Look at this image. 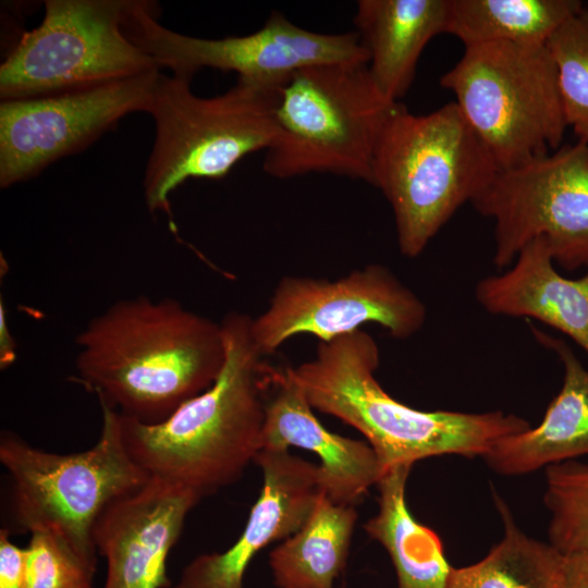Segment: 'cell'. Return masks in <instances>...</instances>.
I'll use <instances>...</instances> for the list:
<instances>
[{
  "mask_svg": "<svg viewBox=\"0 0 588 588\" xmlns=\"http://www.w3.org/2000/svg\"><path fill=\"white\" fill-rule=\"evenodd\" d=\"M77 380L100 404L157 424L209 389L225 363L220 322L173 298L118 301L76 338Z\"/></svg>",
  "mask_w": 588,
  "mask_h": 588,
  "instance_id": "1",
  "label": "cell"
},
{
  "mask_svg": "<svg viewBox=\"0 0 588 588\" xmlns=\"http://www.w3.org/2000/svg\"><path fill=\"white\" fill-rule=\"evenodd\" d=\"M253 317L221 320L225 363L213 384L157 424L119 414L124 446L150 477L181 485L201 499L238 480L262 449L272 366L257 348Z\"/></svg>",
  "mask_w": 588,
  "mask_h": 588,
  "instance_id": "2",
  "label": "cell"
},
{
  "mask_svg": "<svg viewBox=\"0 0 588 588\" xmlns=\"http://www.w3.org/2000/svg\"><path fill=\"white\" fill-rule=\"evenodd\" d=\"M380 352L363 329L319 342L315 356L291 373L313 409L358 430L383 473L399 465L455 454L483 456L499 440L530 428L503 412L420 411L388 394L376 379Z\"/></svg>",
  "mask_w": 588,
  "mask_h": 588,
  "instance_id": "3",
  "label": "cell"
},
{
  "mask_svg": "<svg viewBox=\"0 0 588 588\" xmlns=\"http://www.w3.org/2000/svg\"><path fill=\"white\" fill-rule=\"evenodd\" d=\"M499 171L454 101L428 114L397 103L376 147L371 185L392 208L400 252L415 258Z\"/></svg>",
  "mask_w": 588,
  "mask_h": 588,
  "instance_id": "4",
  "label": "cell"
},
{
  "mask_svg": "<svg viewBox=\"0 0 588 588\" xmlns=\"http://www.w3.org/2000/svg\"><path fill=\"white\" fill-rule=\"evenodd\" d=\"M192 78L160 72L146 112L155 140L144 180L150 212L171 216L172 192L189 179L220 180L246 156L275 139L279 89L237 78L215 97H199Z\"/></svg>",
  "mask_w": 588,
  "mask_h": 588,
  "instance_id": "5",
  "label": "cell"
},
{
  "mask_svg": "<svg viewBox=\"0 0 588 588\" xmlns=\"http://www.w3.org/2000/svg\"><path fill=\"white\" fill-rule=\"evenodd\" d=\"M397 103L379 90L367 63L302 69L279 88L278 133L262 169L277 179L331 173L371 185L376 147Z\"/></svg>",
  "mask_w": 588,
  "mask_h": 588,
  "instance_id": "6",
  "label": "cell"
},
{
  "mask_svg": "<svg viewBox=\"0 0 588 588\" xmlns=\"http://www.w3.org/2000/svg\"><path fill=\"white\" fill-rule=\"evenodd\" d=\"M98 440L88 450L59 454L17 434L0 438V463L10 479V504L20 530L51 531L97 562L94 527L114 500L144 485L149 475L127 453L117 411L103 405Z\"/></svg>",
  "mask_w": 588,
  "mask_h": 588,
  "instance_id": "7",
  "label": "cell"
},
{
  "mask_svg": "<svg viewBox=\"0 0 588 588\" xmlns=\"http://www.w3.org/2000/svg\"><path fill=\"white\" fill-rule=\"evenodd\" d=\"M499 170L558 149L567 127L547 44L465 47L440 78Z\"/></svg>",
  "mask_w": 588,
  "mask_h": 588,
  "instance_id": "8",
  "label": "cell"
},
{
  "mask_svg": "<svg viewBox=\"0 0 588 588\" xmlns=\"http://www.w3.org/2000/svg\"><path fill=\"white\" fill-rule=\"evenodd\" d=\"M132 0H47L0 65V99L35 98L160 71L126 35Z\"/></svg>",
  "mask_w": 588,
  "mask_h": 588,
  "instance_id": "9",
  "label": "cell"
},
{
  "mask_svg": "<svg viewBox=\"0 0 588 588\" xmlns=\"http://www.w3.org/2000/svg\"><path fill=\"white\" fill-rule=\"evenodd\" d=\"M124 30L161 69L193 78L204 68L232 71L237 78L278 89L297 71L324 63L368 64V53L356 32L322 34L297 26L273 12L258 30L245 36L199 38L167 28L157 20L155 4L132 0Z\"/></svg>",
  "mask_w": 588,
  "mask_h": 588,
  "instance_id": "10",
  "label": "cell"
},
{
  "mask_svg": "<svg viewBox=\"0 0 588 588\" xmlns=\"http://www.w3.org/2000/svg\"><path fill=\"white\" fill-rule=\"evenodd\" d=\"M471 205L494 223L498 270L538 237L563 269L588 267V143L562 145L499 171Z\"/></svg>",
  "mask_w": 588,
  "mask_h": 588,
  "instance_id": "11",
  "label": "cell"
},
{
  "mask_svg": "<svg viewBox=\"0 0 588 588\" xmlns=\"http://www.w3.org/2000/svg\"><path fill=\"white\" fill-rule=\"evenodd\" d=\"M426 318L424 302L391 269L368 265L336 280L283 277L267 308L253 318L252 334L266 357L298 334L328 342L368 322L405 340L424 327Z\"/></svg>",
  "mask_w": 588,
  "mask_h": 588,
  "instance_id": "12",
  "label": "cell"
},
{
  "mask_svg": "<svg viewBox=\"0 0 588 588\" xmlns=\"http://www.w3.org/2000/svg\"><path fill=\"white\" fill-rule=\"evenodd\" d=\"M160 71L68 93L0 102V186L76 154L130 113L146 112Z\"/></svg>",
  "mask_w": 588,
  "mask_h": 588,
  "instance_id": "13",
  "label": "cell"
},
{
  "mask_svg": "<svg viewBox=\"0 0 588 588\" xmlns=\"http://www.w3.org/2000/svg\"><path fill=\"white\" fill-rule=\"evenodd\" d=\"M200 499L181 485L149 477L111 502L94 527L107 566L103 588H170L167 559Z\"/></svg>",
  "mask_w": 588,
  "mask_h": 588,
  "instance_id": "14",
  "label": "cell"
},
{
  "mask_svg": "<svg viewBox=\"0 0 588 588\" xmlns=\"http://www.w3.org/2000/svg\"><path fill=\"white\" fill-rule=\"evenodd\" d=\"M254 462L264 483L241 536L221 553L196 556L170 588H243L254 556L295 534L310 515L319 494L317 465L271 449L260 450Z\"/></svg>",
  "mask_w": 588,
  "mask_h": 588,
  "instance_id": "15",
  "label": "cell"
},
{
  "mask_svg": "<svg viewBox=\"0 0 588 588\" xmlns=\"http://www.w3.org/2000/svg\"><path fill=\"white\" fill-rule=\"evenodd\" d=\"M290 446L319 457V491L336 504L354 506L383 474L368 442L328 431L314 415L290 367H272L262 449L289 450Z\"/></svg>",
  "mask_w": 588,
  "mask_h": 588,
  "instance_id": "16",
  "label": "cell"
},
{
  "mask_svg": "<svg viewBox=\"0 0 588 588\" xmlns=\"http://www.w3.org/2000/svg\"><path fill=\"white\" fill-rule=\"evenodd\" d=\"M510 267L476 284L478 304L492 315L541 321L588 355V267L578 279L561 275L542 237L528 243Z\"/></svg>",
  "mask_w": 588,
  "mask_h": 588,
  "instance_id": "17",
  "label": "cell"
},
{
  "mask_svg": "<svg viewBox=\"0 0 588 588\" xmlns=\"http://www.w3.org/2000/svg\"><path fill=\"white\" fill-rule=\"evenodd\" d=\"M531 331L559 356L563 383L537 427L499 440L482 456L500 475H525L588 455V369L562 339Z\"/></svg>",
  "mask_w": 588,
  "mask_h": 588,
  "instance_id": "18",
  "label": "cell"
},
{
  "mask_svg": "<svg viewBox=\"0 0 588 588\" xmlns=\"http://www.w3.org/2000/svg\"><path fill=\"white\" fill-rule=\"evenodd\" d=\"M450 0H359L354 25L379 90L399 102L416 75L421 52L446 33Z\"/></svg>",
  "mask_w": 588,
  "mask_h": 588,
  "instance_id": "19",
  "label": "cell"
},
{
  "mask_svg": "<svg viewBox=\"0 0 588 588\" xmlns=\"http://www.w3.org/2000/svg\"><path fill=\"white\" fill-rule=\"evenodd\" d=\"M411 469L412 465H399L382 474L377 482L378 513L364 528L389 553L397 588H446L453 567L442 541L412 516L405 501Z\"/></svg>",
  "mask_w": 588,
  "mask_h": 588,
  "instance_id": "20",
  "label": "cell"
},
{
  "mask_svg": "<svg viewBox=\"0 0 588 588\" xmlns=\"http://www.w3.org/2000/svg\"><path fill=\"white\" fill-rule=\"evenodd\" d=\"M357 520L353 505L330 501L319 491L304 525L269 554L279 588H333L346 565Z\"/></svg>",
  "mask_w": 588,
  "mask_h": 588,
  "instance_id": "21",
  "label": "cell"
},
{
  "mask_svg": "<svg viewBox=\"0 0 588 588\" xmlns=\"http://www.w3.org/2000/svg\"><path fill=\"white\" fill-rule=\"evenodd\" d=\"M584 7L579 0H450L446 33L464 47L547 44Z\"/></svg>",
  "mask_w": 588,
  "mask_h": 588,
  "instance_id": "22",
  "label": "cell"
},
{
  "mask_svg": "<svg viewBox=\"0 0 588 588\" xmlns=\"http://www.w3.org/2000/svg\"><path fill=\"white\" fill-rule=\"evenodd\" d=\"M503 523L502 539L475 564L453 567L446 588H559L564 555L527 536L504 500L493 492Z\"/></svg>",
  "mask_w": 588,
  "mask_h": 588,
  "instance_id": "23",
  "label": "cell"
},
{
  "mask_svg": "<svg viewBox=\"0 0 588 588\" xmlns=\"http://www.w3.org/2000/svg\"><path fill=\"white\" fill-rule=\"evenodd\" d=\"M544 505L551 513L548 543L563 555L588 553V463L548 466Z\"/></svg>",
  "mask_w": 588,
  "mask_h": 588,
  "instance_id": "24",
  "label": "cell"
},
{
  "mask_svg": "<svg viewBox=\"0 0 588 588\" xmlns=\"http://www.w3.org/2000/svg\"><path fill=\"white\" fill-rule=\"evenodd\" d=\"M547 47L556 66L566 125L577 140L588 143V8L564 22Z\"/></svg>",
  "mask_w": 588,
  "mask_h": 588,
  "instance_id": "25",
  "label": "cell"
},
{
  "mask_svg": "<svg viewBox=\"0 0 588 588\" xmlns=\"http://www.w3.org/2000/svg\"><path fill=\"white\" fill-rule=\"evenodd\" d=\"M25 588H91L97 562L58 535L38 530L25 548Z\"/></svg>",
  "mask_w": 588,
  "mask_h": 588,
  "instance_id": "26",
  "label": "cell"
},
{
  "mask_svg": "<svg viewBox=\"0 0 588 588\" xmlns=\"http://www.w3.org/2000/svg\"><path fill=\"white\" fill-rule=\"evenodd\" d=\"M26 551L10 540L7 528L0 530V588H25Z\"/></svg>",
  "mask_w": 588,
  "mask_h": 588,
  "instance_id": "27",
  "label": "cell"
},
{
  "mask_svg": "<svg viewBox=\"0 0 588 588\" xmlns=\"http://www.w3.org/2000/svg\"><path fill=\"white\" fill-rule=\"evenodd\" d=\"M559 588H588V553L564 555Z\"/></svg>",
  "mask_w": 588,
  "mask_h": 588,
  "instance_id": "28",
  "label": "cell"
},
{
  "mask_svg": "<svg viewBox=\"0 0 588 588\" xmlns=\"http://www.w3.org/2000/svg\"><path fill=\"white\" fill-rule=\"evenodd\" d=\"M15 341L11 335L7 321V310L3 302L0 303V365L7 368L15 360Z\"/></svg>",
  "mask_w": 588,
  "mask_h": 588,
  "instance_id": "29",
  "label": "cell"
}]
</instances>
